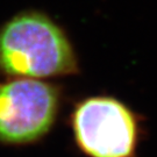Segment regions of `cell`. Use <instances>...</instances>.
<instances>
[{"label": "cell", "instance_id": "obj_3", "mask_svg": "<svg viewBox=\"0 0 157 157\" xmlns=\"http://www.w3.org/2000/svg\"><path fill=\"white\" fill-rule=\"evenodd\" d=\"M59 109V91L42 79L0 83V143L29 144L50 132Z\"/></svg>", "mask_w": 157, "mask_h": 157}, {"label": "cell", "instance_id": "obj_2", "mask_svg": "<svg viewBox=\"0 0 157 157\" xmlns=\"http://www.w3.org/2000/svg\"><path fill=\"white\" fill-rule=\"evenodd\" d=\"M75 142L87 157H136L140 144L139 118L113 97L79 101L71 115Z\"/></svg>", "mask_w": 157, "mask_h": 157}, {"label": "cell", "instance_id": "obj_1", "mask_svg": "<svg viewBox=\"0 0 157 157\" xmlns=\"http://www.w3.org/2000/svg\"><path fill=\"white\" fill-rule=\"evenodd\" d=\"M72 45L41 12L19 13L0 27V75L43 79L77 72Z\"/></svg>", "mask_w": 157, "mask_h": 157}]
</instances>
